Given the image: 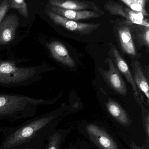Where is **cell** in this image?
I'll list each match as a JSON object with an SVG mask.
<instances>
[{"label": "cell", "instance_id": "obj_4", "mask_svg": "<svg viewBox=\"0 0 149 149\" xmlns=\"http://www.w3.org/2000/svg\"><path fill=\"white\" fill-rule=\"evenodd\" d=\"M20 23L15 14L5 17L0 24V50L9 49L20 42L17 31Z\"/></svg>", "mask_w": 149, "mask_h": 149}, {"label": "cell", "instance_id": "obj_7", "mask_svg": "<svg viewBox=\"0 0 149 149\" xmlns=\"http://www.w3.org/2000/svg\"><path fill=\"white\" fill-rule=\"evenodd\" d=\"M107 62L109 70H105L101 68L99 69L101 76L110 87L116 93L126 96L127 90L124 80L110 58H107Z\"/></svg>", "mask_w": 149, "mask_h": 149}, {"label": "cell", "instance_id": "obj_19", "mask_svg": "<svg viewBox=\"0 0 149 149\" xmlns=\"http://www.w3.org/2000/svg\"><path fill=\"white\" fill-rule=\"evenodd\" d=\"M46 137L35 138L18 149H43Z\"/></svg>", "mask_w": 149, "mask_h": 149}, {"label": "cell", "instance_id": "obj_22", "mask_svg": "<svg viewBox=\"0 0 149 149\" xmlns=\"http://www.w3.org/2000/svg\"><path fill=\"white\" fill-rule=\"evenodd\" d=\"M3 0H0V3H1V2Z\"/></svg>", "mask_w": 149, "mask_h": 149}, {"label": "cell", "instance_id": "obj_12", "mask_svg": "<svg viewBox=\"0 0 149 149\" xmlns=\"http://www.w3.org/2000/svg\"><path fill=\"white\" fill-rule=\"evenodd\" d=\"M47 9L63 17L77 22L99 18L102 15V14L93 10L66 9L50 5L47 7Z\"/></svg>", "mask_w": 149, "mask_h": 149}, {"label": "cell", "instance_id": "obj_17", "mask_svg": "<svg viewBox=\"0 0 149 149\" xmlns=\"http://www.w3.org/2000/svg\"><path fill=\"white\" fill-rule=\"evenodd\" d=\"M132 10L148 16L145 9L146 0H121Z\"/></svg>", "mask_w": 149, "mask_h": 149}, {"label": "cell", "instance_id": "obj_8", "mask_svg": "<svg viewBox=\"0 0 149 149\" xmlns=\"http://www.w3.org/2000/svg\"><path fill=\"white\" fill-rule=\"evenodd\" d=\"M116 21L117 32L122 49L128 55L136 56V51L131 33L133 24L126 20L118 19Z\"/></svg>", "mask_w": 149, "mask_h": 149}, {"label": "cell", "instance_id": "obj_1", "mask_svg": "<svg viewBox=\"0 0 149 149\" xmlns=\"http://www.w3.org/2000/svg\"><path fill=\"white\" fill-rule=\"evenodd\" d=\"M59 118L56 111L40 115L19 126L0 127V149H18L35 138L46 137L55 130Z\"/></svg>", "mask_w": 149, "mask_h": 149}, {"label": "cell", "instance_id": "obj_14", "mask_svg": "<svg viewBox=\"0 0 149 149\" xmlns=\"http://www.w3.org/2000/svg\"><path fill=\"white\" fill-rule=\"evenodd\" d=\"M106 107L109 113L118 123L126 126L130 124L129 117L118 102L113 100H108L106 103Z\"/></svg>", "mask_w": 149, "mask_h": 149}, {"label": "cell", "instance_id": "obj_6", "mask_svg": "<svg viewBox=\"0 0 149 149\" xmlns=\"http://www.w3.org/2000/svg\"><path fill=\"white\" fill-rule=\"evenodd\" d=\"M104 9L111 15L120 16L133 24L149 27L148 20L144 15L132 10L119 2L108 1L104 5Z\"/></svg>", "mask_w": 149, "mask_h": 149}, {"label": "cell", "instance_id": "obj_23", "mask_svg": "<svg viewBox=\"0 0 149 149\" xmlns=\"http://www.w3.org/2000/svg\"><path fill=\"white\" fill-rule=\"evenodd\" d=\"M1 131H0V134H1Z\"/></svg>", "mask_w": 149, "mask_h": 149}, {"label": "cell", "instance_id": "obj_21", "mask_svg": "<svg viewBox=\"0 0 149 149\" xmlns=\"http://www.w3.org/2000/svg\"><path fill=\"white\" fill-rule=\"evenodd\" d=\"M10 8L8 0H3L0 3V24L5 17Z\"/></svg>", "mask_w": 149, "mask_h": 149}, {"label": "cell", "instance_id": "obj_10", "mask_svg": "<svg viewBox=\"0 0 149 149\" xmlns=\"http://www.w3.org/2000/svg\"><path fill=\"white\" fill-rule=\"evenodd\" d=\"M41 43L48 50L52 57L55 60L69 67H74V60L70 56L66 46L61 42L53 40Z\"/></svg>", "mask_w": 149, "mask_h": 149}, {"label": "cell", "instance_id": "obj_13", "mask_svg": "<svg viewBox=\"0 0 149 149\" xmlns=\"http://www.w3.org/2000/svg\"><path fill=\"white\" fill-rule=\"evenodd\" d=\"M134 74V79L137 88L144 94L147 100H149V87L147 78L145 77L141 65L138 60H133L131 63Z\"/></svg>", "mask_w": 149, "mask_h": 149}, {"label": "cell", "instance_id": "obj_5", "mask_svg": "<svg viewBox=\"0 0 149 149\" xmlns=\"http://www.w3.org/2000/svg\"><path fill=\"white\" fill-rule=\"evenodd\" d=\"M45 13L56 25L81 35H88L99 29V23H85L67 19L46 8Z\"/></svg>", "mask_w": 149, "mask_h": 149}, {"label": "cell", "instance_id": "obj_3", "mask_svg": "<svg viewBox=\"0 0 149 149\" xmlns=\"http://www.w3.org/2000/svg\"><path fill=\"white\" fill-rule=\"evenodd\" d=\"M58 98L46 100L17 94L0 93V120L15 122L31 118L38 107L53 104Z\"/></svg>", "mask_w": 149, "mask_h": 149}, {"label": "cell", "instance_id": "obj_18", "mask_svg": "<svg viewBox=\"0 0 149 149\" xmlns=\"http://www.w3.org/2000/svg\"><path fill=\"white\" fill-rule=\"evenodd\" d=\"M10 8L16 9L25 18L29 17V9L25 0H8Z\"/></svg>", "mask_w": 149, "mask_h": 149}, {"label": "cell", "instance_id": "obj_15", "mask_svg": "<svg viewBox=\"0 0 149 149\" xmlns=\"http://www.w3.org/2000/svg\"><path fill=\"white\" fill-rule=\"evenodd\" d=\"M65 136L64 130H54L45 138L43 149H60Z\"/></svg>", "mask_w": 149, "mask_h": 149}, {"label": "cell", "instance_id": "obj_9", "mask_svg": "<svg viewBox=\"0 0 149 149\" xmlns=\"http://www.w3.org/2000/svg\"><path fill=\"white\" fill-rule=\"evenodd\" d=\"M111 51H112L113 57L118 69L122 74L126 77L127 81L131 85L133 89L134 97L136 102L139 105L141 106L142 104H143L144 103L143 99V96H142L141 95L140 90L138 89L136 84L134 77L131 74L127 64V63L125 60L122 58L115 46H113L112 47Z\"/></svg>", "mask_w": 149, "mask_h": 149}, {"label": "cell", "instance_id": "obj_11", "mask_svg": "<svg viewBox=\"0 0 149 149\" xmlns=\"http://www.w3.org/2000/svg\"><path fill=\"white\" fill-rule=\"evenodd\" d=\"M49 5L66 9L89 10L104 15V11L94 1L87 0H48Z\"/></svg>", "mask_w": 149, "mask_h": 149}, {"label": "cell", "instance_id": "obj_16", "mask_svg": "<svg viewBox=\"0 0 149 149\" xmlns=\"http://www.w3.org/2000/svg\"><path fill=\"white\" fill-rule=\"evenodd\" d=\"M132 29L136 32V36L139 42L149 47V27L133 24Z\"/></svg>", "mask_w": 149, "mask_h": 149}, {"label": "cell", "instance_id": "obj_20", "mask_svg": "<svg viewBox=\"0 0 149 149\" xmlns=\"http://www.w3.org/2000/svg\"><path fill=\"white\" fill-rule=\"evenodd\" d=\"M98 142L99 145L103 149H111L113 148L114 143L111 140V138L107 136H102L101 137L99 138Z\"/></svg>", "mask_w": 149, "mask_h": 149}, {"label": "cell", "instance_id": "obj_2", "mask_svg": "<svg viewBox=\"0 0 149 149\" xmlns=\"http://www.w3.org/2000/svg\"><path fill=\"white\" fill-rule=\"evenodd\" d=\"M29 61L12 56L0 58V86L22 87L40 81L49 68L45 64H24Z\"/></svg>", "mask_w": 149, "mask_h": 149}]
</instances>
